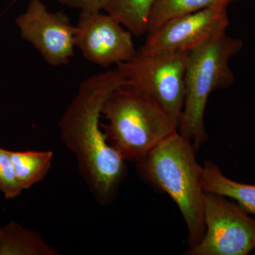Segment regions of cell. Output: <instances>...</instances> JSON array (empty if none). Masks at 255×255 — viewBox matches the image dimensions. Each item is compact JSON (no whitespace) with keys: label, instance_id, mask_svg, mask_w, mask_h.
Instances as JSON below:
<instances>
[{"label":"cell","instance_id":"1","mask_svg":"<svg viewBox=\"0 0 255 255\" xmlns=\"http://www.w3.org/2000/svg\"><path fill=\"white\" fill-rule=\"evenodd\" d=\"M127 84L118 68L89 77L58 123L62 140L76 157L80 174L101 205L113 200L126 171L125 159L102 130V109L112 92Z\"/></svg>","mask_w":255,"mask_h":255},{"label":"cell","instance_id":"2","mask_svg":"<svg viewBox=\"0 0 255 255\" xmlns=\"http://www.w3.org/2000/svg\"><path fill=\"white\" fill-rule=\"evenodd\" d=\"M195 152L177 130L137 162L146 179L177 204L187 225L189 250L200 243L206 232L203 167L198 163Z\"/></svg>","mask_w":255,"mask_h":255},{"label":"cell","instance_id":"3","mask_svg":"<svg viewBox=\"0 0 255 255\" xmlns=\"http://www.w3.org/2000/svg\"><path fill=\"white\" fill-rule=\"evenodd\" d=\"M243 47L241 39L231 38L224 31L188 52L185 97L177 130L196 152L208 139L204 114L210 95L234 83L229 62Z\"/></svg>","mask_w":255,"mask_h":255},{"label":"cell","instance_id":"4","mask_svg":"<svg viewBox=\"0 0 255 255\" xmlns=\"http://www.w3.org/2000/svg\"><path fill=\"white\" fill-rule=\"evenodd\" d=\"M102 114L108 121L101 124L107 142L126 161L137 162L178 129L158 103L130 84L110 94Z\"/></svg>","mask_w":255,"mask_h":255},{"label":"cell","instance_id":"5","mask_svg":"<svg viewBox=\"0 0 255 255\" xmlns=\"http://www.w3.org/2000/svg\"><path fill=\"white\" fill-rule=\"evenodd\" d=\"M187 56L188 52L155 55L137 52L117 68L130 85L155 100L178 126L185 97Z\"/></svg>","mask_w":255,"mask_h":255},{"label":"cell","instance_id":"6","mask_svg":"<svg viewBox=\"0 0 255 255\" xmlns=\"http://www.w3.org/2000/svg\"><path fill=\"white\" fill-rule=\"evenodd\" d=\"M206 232L188 255H247L255 249V219L237 203L205 192Z\"/></svg>","mask_w":255,"mask_h":255},{"label":"cell","instance_id":"7","mask_svg":"<svg viewBox=\"0 0 255 255\" xmlns=\"http://www.w3.org/2000/svg\"><path fill=\"white\" fill-rule=\"evenodd\" d=\"M228 6L215 4L171 20L147 36L137 52L155 55L190 51L220 32L227 31Z\"/></svg>","mask_w":255,"mask_h":255},{"label":"cell","instance_id":"8","mask_svg":"<svg viewBox=\"0 0 255 255\" xmlns=\"http://www.w3.org/2000/svg\"><path fill=\"white\" fill-rule=\"evenodd\" d=\"M75 47L85 59L105 68L127 62L137 53L132 33L102 11H80L75 25Z\"/></svg>","mask_w":255,"mask_h":255},{"label":"cell","instance_id":"9","mask_svg":"<svg viewBox=\"0 0 255 255\" xmlns=\"http://www.w3.org/2000/svg\"><path fill=\"white\" fill-rule=\"evenodd\" d=\"M23 39L34 47L52 66L68 65L75 53V26L61 11L51 12L40 0H31L15 18Z\"/></svg>","mask_w":255,"mask_h":255},{"label":"cell","instance_id":"10","mask_svg":"<svg viewBox=\"0 0 255 255\" xmlns=\"http://www.w3.org/2000/svg\"><path fill=\"white\" fill-rule=\"evenodd\" d=\"M202 185L205 192L230 198L248 214L255 215V185L229 179L211 161H206L203 166Z\"/></svg>","mask_w":255,"mask_h":255},{"label":"cell","instance_id":"11","mask_svg":"<svg viewBox=\"0 0 255 255\" xmlns=\"http://www.w3.org/2000/svg\"><path fill=\"white\" fill-rule=\"evenodd\" d=\"M58 252L34 230L11 221L1 226L0 255H56Z\"/></svg>","mask_w":255,"mask_h":255},{"label":"cell","instance_id":"12","mask_svg":"<svg viewBox=\"0 0 255 255\" xmlns=\"http://www.w3.org/2000/svg\"><path fill=\"white\" fill-rule=\"evenodd\" d=\"M236 0H154L147 22V36L174 18L195 12L215 4H230Z\"/></svg>","mask_w":255,"mask_h":255},{"label":"cell","instance_id":"13","mask_svg":"<svg viewBox=\"0 0 255 255\" xmlns=\"http://www.w3.org/2000/svg\"><path fill=\"white\" fill-rule=\"evenodd\" d=\"M10 158L15 174L22 190L43 180L51 167V151H11Z\"/></svg>","mask_w":255,"mask_h":255},{"label":"cell","instance_id":"14","mask_svg":"<svg viewBox=\"0 0 255 255\" xmlns=\"http://www.w3.org/2000/svg\"><path fill=\"white\" fill-rule=\"evenodd\" d=\"M154 0H114L106 10L134 36H143Z\"/></svg>","mask_w":255,"mask_h":255},{"label":"cell","instance_id":"15","mask_svg":"<svg viewBox=\"0 0 255 255\" xmlns=\"http://www.w3.org/2000/svg\"><path fill=\"white\" fill-rule=\"evenodd\" d=\"M0 191L7 199H15L23 190L18 184L9 150L0 147Z\"/></svg>","mask_w":255,"mask_h":255},{"label":"cell","instance_id":"16","mask_svg":"<svg viewBox=\"0 0 255 255\" xmlns=\"http://www.w3.org/2000/svg\"><path fill=\"white\" fill-rule=\"evenodd\" d=\"M60 4L83 11H106L114 0H58Z\"/></svg>","mask_w":255,"mask_h":255},{"label":"cell","instance_id":"17","mask_svg":"<svg viewBox=\"0 0 255 255\" xmlns=\"http://www.w3.org/2000/svg\"><path fill=\"white\" fill-rule=\"evenodd\" d=\"M1 226H0V240H1Z\"/></svg>","mask_w":255,"mask_h":255},{"label":"cell","instance_id":"18","mask_svg":"<svg viewBox=\"0 0 255 255\" xmlns=\"http://www.w3.org/2000/svg\"><path fill=\"white\" fill-rule=\"evenodd\" d=\"M254 255H255V253H254Z\"/></svg>","mask_w":255,"mask_h":255}]
</instances>
